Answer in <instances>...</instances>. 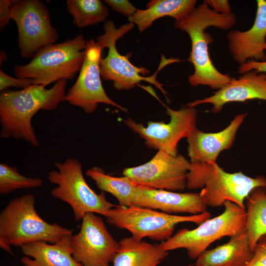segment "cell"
<instances>
[{
	"label": "cell",
	"instance_id": "17",
	"mask_svg": "<svg viewBox=\"0 0 266 266\" xmlns=\"http://www.w3.org/2000/svg\"><path fill=\"white\" fill-rule=\"evenodd\" d=\"M254 99L266 101V74L252 70L244 73L237 79L232 78L229 83L211 96L191 101L187 105L194 107L200 104H211V111L218 113L228 103L245 102Z\"/></svg>",
	"mask_w": 266,
	"mask_h": 266
},
{
	"label": "cell",
	"instance_id": "30",
	"mask_svg": "<svg viewBox=\"0 0 266 266\" xmlns=\"http://www.w3.org/2000/svg\"><path fill=\"white\" fill-rule=\"evenodd\" d=\"M11 0H0V29L2 30L9 23L11 15Z\"/></svg>",
	"mask_w": 266,
	"mask_h": 266
},
{
	"label": "cell",
	"instance_id": "16",
	"mask_svg": "<svg viewBox=\"0 0 266 266\" xmlns=\"http://www.w3.org/2000/svg\"><path fill=\"white\" fill-rule=\"evenodd\" d=\"M132 205L160 210L169 214L197 215L207 211L200 193H177L138 186Z\"/></svg>",
	"mask_w": 266,
	"mask_h": 266
},
{
	"label": "cell",
	"instance_id": "9",
	"mask_svg": "<svg viewBox=\"0 0 266 266\" xmlns=\"http://www.w3.org/2000/svg\"><path fill=\"white\" fill-rule=\"evenodd\" d=\"M134 24L129 23L117 28L113 21L109 20L104 25V33L97 37V42L103 48H108L107 56L101 58L100 70L101 77L105 80L112 81L114 88L117 90H130L142 81L153 84L165 95L167 94L163 88V84L156 79L157 73L149 77L142 75L149 74V69L138 67L132 64L129 58L132 53L120 54L116 47L117 40L134 27Z\"/></svg>",
	"mask_w": 266,
	"mask_h": 266
},
{
	"label": "cell",
	"instance_id": "29",
	"mask_svg": "<svg viewBox=\"0 0 266 266\" xmlns=\"http://www.w3.org/2000/svg\"><path fill=\"white\" fill-rule=\"evenodd\" d=\"M103 1L113 10L128 18L133 15L137 10L127 0H104Z\"/></svg>",
	"mask_w": 266,
	"mask_h": 266
},
{
	"label": "cell",
	"instance_id": "15",
	"mask_svg": "<svg viewBox=\"0 0 266 266\" xmlns=\"http://www.w3.org/2000/svg\"><path fill=\"white\" fill-rule=\"evenodd\" d=\"M229 51L239 65L249 60L266 61V0H257V12L252 27L245 31L231 30L227 34Z\"/></svg>",
	"mask_w": 266,
	"mask_h": 266
},
{
	"label": "cell",
	"instance_id": "28",
	"mask_svg": "<svg viewBox=\"0 0 266 266\" xmlns=\"http://www.w3.org/2000/svg\"><path fill=\"white\" fill-rule=\"evenodd\" d=\"M33 84L32 79L29 78H15L10 76L0 70V91L6 90L11 87L24 89Z\"/></svg>",
	"mask_w": 266,
	"mask_h": 266
},
{
	"label": "cell",
	"instance_id": "11",
	"mask_svg": "<svg viewBox=\"0 0 266 266\" xmlns=\"http://www.w3.org/2000/svg\"><path fill=\"white\" fill-rule=\"evenodd\" d=\"M170 117L168 123L149 121L146 127L136 123L131 118L122 120L124 124L145 141L149 148L163 150L178 155V143L183 138H188L197 128L198 111L194 107L183 105L177 110L166 107Z\"/></svg>",
	"mask_w": 266,
	"mask_h": 266
},
{
	"label": "cell",
	"instance_id": "8",
	"mask_svg": "<svg viewBox=\"0 0 266 266\" xmlns=\"http://www.w3.org/2000/svg\"><path fill=\"white\" fill-rule=\"evenodd\" d=\"M211 216L207 211L197 215L179 216L134 205L123 207L119 205L105 215L108 224L128 231L136 239L148 237L162 242L172 236L178 224L192 222L199 225Z\"/></svg>",
	"mask_w": 266,
	"mask_h": 266
},
{
	"label": "cell",
	"instance_id": "27",
	"mask_svg": "<svg viewBox=\"0 0 266 266\" xmlns=\"http://www.w3.org/2000/svg\"><path fill=\"white\" fill-rule=\"evenodd\" d=\"M243 266H266V234L259 238L251 259Z\"/></svg>",
	"mask_w": 266,
	"mask_h": 266
},
{
	"label": "cell",
	"instance_id": "20",
	"mask_svg": "<svg viewBox=\"0 0 266 266\" xmlns=\"http://www.w3.org/2000/svg\"><path fill=\"white\" fill-rule=\"evenodd\" d=\"M253 252L246 230L231 237L222 245L204 250L196 259V266H243L252 258Z\"/></svg>",
	"mask_w": 266,
	"mask_h": 266
},
{
	"label": "cell",
	"instance_id": "19",
	"mask_svg": "<svg viewBox=\"0 0 266 266\" xmlns=\"http://www.w3.org/2000/svg\"><path fill=\"white\" fill-rule=\"evenodd\" d=\"M72 235L55 243L37 241L22 246L21 252L25 255L22 263L24 266H83L72 257Z\"/></svg>",
	"mask_w": 266,
	"mask_h": 266
},
{
	"label": "cell",
	"instance_id": "31",
	"mask_svg": "<svg viewBox=\"0 0 266 266\" xmlns=\"http://www.w3.org/2000/svg\"><path fill=\"white\" fill-rule=\"evenodd\" d=\"M252 70L266 74V61L258 62L254 60H249L245 64L239 65L238 67V72L241 74Z\"/></svg>",
	"mask_w": 266,
	"mask_h": 266
},
{
	"label": "cell",
	"instance_id": "32",
	"mask_svg": "<svg viewBox=\"0 0 266 266\" xmlns=\"http://www.w3.org/2000/svg\"><path fill=\"white\" fill-rule=\"evenodd\" d=\"M209 6L216 12L221 14L232 12L230 5L226 0H205Z\"/></svg>",
	"mask_w": 266,
	"mask_h": 266
},
{
	"label": "cell",
	"instance_id": "34",
	"mask_svg": "<svg viewBox=\"0 0 266 266\" xmlns=\"http://www.w3.org/2000/svg\"></svg>",
	"mask_w": 266,
	"mask_h": 266
},
{
	"label": "cell",
	"instance_id": "12",
	"mask_svg": "<svg viewBox=\"0 0 266 266\" xmlns=\"http://www.w3.org/2000/svg\"><path fill=\"white\" fill-rule=\"evenodd\" d=\"M103 47L93 38L87 41L85 54L78 78L66 94V101L88 114L104 103L127 112L128 109L114 102L105 93L101 81L100 61Z\"/></svg>",
	"mask_w": 266,
	"mask_h": 266
},
{
	"label": "cell",
	"instance_id": "25",
	"mask_svg": "<svg viewBox=\"0 0 266 266\" xmlns=\"http://www.w3.org/2000/svg\"><path fill=\"white\" fill-rule=\"evenodd\" d=\"M66 8L78 28L94 25L106 20L109 15L107 7L100 0H67Z\"/></svg>",
	"mask_w": 266,
	"mask_h": 266
},
{
	"label": "cell",
	"instance_id": "24",
	"mask_svg": "<svg viewBox=\"0 0 266 266\" xmlns=\"http://www.w3.org/2000/svg\"><path fill=\"white\" fill-rule=\"evenodd\" d=\"M86 174L95 181L97 187L101 191L113 196L117 200L119 205L128 207L133 205L137 186L129 177L109 175L106 174L102 168L98 166L88 169Z\"/></svg>",
	"mask_w": 266,
	"mask_h": 266
},
{
	"label": "cell",
	"instance_id": "7",
	"mask_svg": "<svg viewBox=\"0 0 266 266\" xmlns=\"http://www.w3.org/2000/svg\"><path fill=\"white\" fill-rule=\"evenodd\" d=\"M223 205L225 210L221 215L204 221L196 229L179 230L162 242L160 246L167 252L185 249L189 258L195 260L214 241L243 232L246 228V209L230 201H226Z\"/></svg>",
	"mask_w": 266,
	"mask_h": 266
},
{
	"label": "cell",
	"instance_id": "18",
	"mask_svg": "<svg viewBox=\"0 0 266 266\" xmlns=\"http://www.w3.org/2000/svg\"><path fill=\"white\" fill-rule=\"evenodd\" d=\"M247 113L237 115L230 124L217 133H205L197 128L187 138L188 155L192 163H216L219 154L230 149Z\"/></svg>",
	"mask_w": 266,
	"mask_h": 266
},
{
	"label": "cell",
	"instance_id": "13",
	"mask_svg": "<svg viewBox=\"0 0 266 266\" xmlns=\"http://www.w3.org/2000/svg\"><path fill=\"white\" fill-rule=\"evenodd\" d=\"M72 257L83 266H110L119 245L108 231L102 219L86 213L79 232L71 237Z\"/></svg>",
	"mask_w": 266,
	"mask_h": 266
},
{
	"label": "cell",
	"instance_id": "23",
	"mask_svg": "<svg viewBox=\"0 0 266 266\" xmlns=\"http://www.w3.org/2000/svg\"><path fill=\"white\" fill-rule=\"evenodd\" d=\"M245 200V230L253 252L259 238L266 234V188L261 187L254 188Z\"/></svg>",
	"mask_w": 266,
	"mask_h": 266
},
{
	"label": "cell",
	"instance_id": "22",
	"mask_svg": "<svg viewBox=\"0 0 266 266\" xmlns=\"http://www.w3.org/2000/svg\"><path fill=\"white\" fill-rule=\"evenodd\" d=\"M196 0H153L145 9H137L128 18L129 23L136 25L140 33L151 27L159 18L169 16L175 21L181 20L196 7Z\"/></svg>",
	"mask_w": 266,
	"mask_h": 266
},
{
	"label": "cell",
	"instance_id": "14",
	"mask_svg": "<svg viewBox=\"0 0 266 266\" xmlns=\"http://www.w3.org/2000/svg\"><path fill=\"white\" fill-rule=\"evenodd\" d=\"M190 165L191 162L181 155L174 156L159 150L148 162L125 168L123 175L138 186L181 191L186 188Z\"/></svg>",
	"mask_w": 266,
	"mask_h": 266
},
{
	"label": "cell",
	"instance_id": "1",
	"mask_svg": "<svg viewBox=\"0 0 266 266\" xmlns=\"http://www.w3.org/2000/svg\"><path fill=\"white\" fill-rule=\"evenodd\" d=\"M67 80L56 82L50 89L33 84L20 90L0 94V137L24 139L37 147L39 142L32 120L40 110H54L66 101Z\"/></svg>",
	"mask_w": 266,
	"mask_h": 266
},
{
	"label": "cell",
	"instance_id": "4",
	"mask_svg": "<svg viewBox=\"0 0 266 266\" xmlns=\"http://www.w3.org/2000/svg\"><path fill=\"white\" fill-rule=\"evenodd\" d=\"M259 187L266 188L264 176L252 178L241 171L229 173L217 163H191L187 176L186 188L201 189L200 194L205 205L212 207L230 201L246 209L244 200L254 188Z\"/></svg>",
	"mask_w": 266,
	"mask_h": 266
},
{
	"label": "cell",
	"instance_id": "2",
	"mask_svg": "<svg viewBox=\"0 0 266 266\" xmlns=\"http://www.w3.org/2000/svg\"><path fill=\"white\" fill-rule=\"evenodd\" d=\"M236 22L234 13H218L205 0L185 18L174 21V27L185 32L191 39V51L188 61L194 68V73L188 79L191 86H207L218 90L231 81L232 78L228 74L222 73L214 66L208 51V45L213 42V38L205 30L209 27L230 30Z\"/></svg>",
	"mask_w": 266,
	"mask_h": 266
},
{
	"label": "cell",
	"instance_id": "33",
	"mask_svg": "<svg viewBox=\"0 0 266 266\" xmlns=\"http://www.w3.org/2000/svg\"><path fill=\"white\" fill-rule=\"evenodd\" d=\"M0 65H1V63H2L4 61H5L6 60L7 58V56L6 53L3 51H2L0 52Z\"/></svg>",
	"mask_w": 266,
	"mask_h": 266
},
{
	"label": "cell",
	"instance_id": "3",
	"mask_svg": "<svg viewBox=\"0 0 266 266\" xmlns=\"http://www.w3.org/2000/svg\"><path fill=\"white\" fill-rule=\"evenodd\" d=\"M35 198L31 194L11 200L0 213V247L13 255L11 246L33 242L56 243L72 235L73 230L43 220L35 208Z\"/></svg>",
	"mask_w": 266,
	"mask_h": 266
},
{
	"label": "cell",
	"instance_id": "6",
	"mask_svg": "<svg viewBox=\"0 0 266 266\" xmlns=\"http://www.w3.org/2000/svg\"><path fill=\"white\" fill-rule=\"evenodd\" d=\"M54 165L56 168L48 172L47 176L48 181L56 185L50 194L71 207L76 222L82 220L89 212L105 216L116 206L106 200L104 192L98 194L90 187L78 160L69 158L63 162H55Z\"/></svg>",
	"mask_w": 266,
	"mask_h": 266
},
{
	"label": "cell",
	"instance_id": "10",
	"mask_svg": "<svg viewBox=\"0 0 266 266\" xmlns=\"http://www.w3.org/2000/svg\"><path fill=\"white\" fill-rule=\"evenodd\" d=\"M11 19L17 25L18 47L23 58L33 57L39 49L58 39L49 10L42 1L11 0Z\"/></svg>",
	"mask_w": 266,
	"mask_h": 266
},
{
	"label": "cell",
	"instance_id": "26",
	"mask_svg": "<svg viewBox=\"0 0 266 266\" xmlns=\"http://www.w3.org/2000/svg\"><path fill=\"white\" fill-rule=\"evenodd\" d=\"M43 184L39 177H29L20 174L15 166L7 164H0V194L12 193L18 189L38 188Z\"/></svg>",
	"mask_w": 266,
	"mask_h": 266
},
{
	"label": "cell",
	"instance_id": "21",
	"mask_svg": "<svg viewBox=\"0 0 266 266\" xmlns=\"http://www.w3.org/2000/svg\"><path fill=\"white\" fill-rule=\"evenodd\" d=\"M112 266H157L168 254L159 244L125 237L119 241Z\"/></svg>",
	"mask_w": 266,
	"mask_h": 266
},
{
	"label": "cell",
	"instance_id": "5",
	"mask_svg": "<svg viewBox=\"0 0 266 266\" xmlns=\"http://www.w3.org/2000/svg\"><path fill=\"white\" fill-rule=\"evenodd\" d=\"M87 43L83 35L77 34L73 39L45 46L28 64L15 66L14 73L45 87L61 79H72L81 67Z\"/></svg>",
	"mask_w": 266,
	"mask_h": 266
}]
</instances>
